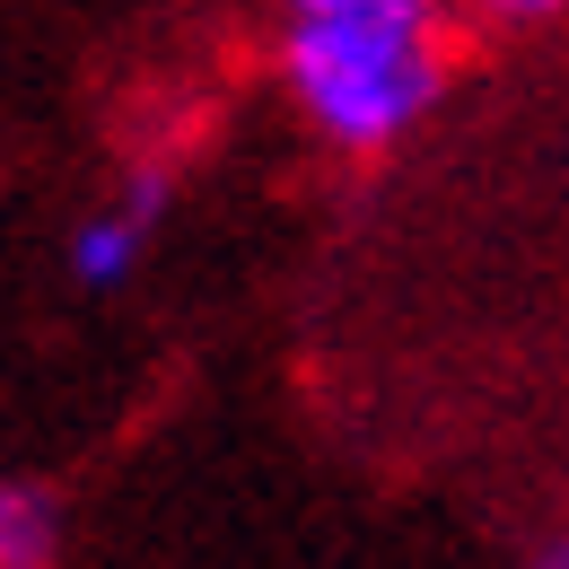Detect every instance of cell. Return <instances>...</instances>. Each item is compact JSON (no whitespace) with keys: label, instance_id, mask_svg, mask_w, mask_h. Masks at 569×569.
<instances>
[{"label":"cell","instance_id":"6da1fadb","mask_svg":"<svg viewBox=\"0 0 569 569\" xmlns=\"http://www.w3.org/2000/svg\"><path fill=\"white\" fill-rule=\"evenodd\" d=\"M447 0H316L289 9L281 79L333 149H395L447 97Z\"/></svg>","mask_w":569,"mask_h":569},{"label":"cell","instance_id":"7a4b0ae2","mask_svg":"<svg viewBox=\"0 0 569 569\" xmlns=\"http://www.w3.org/2000/svg\"><path fill=\"white\" fill-rule=\"evenodd\" d=\"M158 211H167V184H158V176H141V184H132V193H114V202H97V211L71 228V272L88 289H123L132 272H141Z\"/></svg>","mask_w":569,"mask_h":569},{"label":"cell","instance_id":"3957f363","mask_svg":"<svg viewBox=\"0 0 569 569\" xmlns=\"http://www.w3.org/2000/svg\"><path fill=\"white\" fill-rule=\"evenodd\" d=\"M62 561V499L36 482H0V569H53Z\"/></svg>","mask_w":569,"mask_h":569},{"label":"cell","instance_id":"277c9868","mask_svg":"<svg viewBox=\"0 0 569 569\" xmlns=\"http://www.w3.org/2000/svg\"><path fill=\"white\" fill-rule=\"evenodd\" d=\"M482 9H499V18H552V9H569V0H482Z\"/></svg>","mask_w":569,"mask_h":569},{"label":"cell","instance_id":"5b68a950","mask_svg":"<svg viewBox=\"0 0 569 569\" xmlns=\"http://www.w3.org/2000/svg\"><path fill=\"white\" fill-rule=\"evenodd\" d=\"M526 569H569V543H552V552H535Z\"/></svg>","mask_w":569,"mask_h":569},{"label":"cell","instance_id":"8992f818","mask_svg":"<svg viewBox=\"0 0 569 569\" xmlns=\"http://www.w3.org/2000/svg\"><path fill=\"white\" fill-rule=\"evenodd\" d=\"M289 9H316V0H289Z\"/></svg>","mask_w":569,"mask_h":569}]
</instances>
